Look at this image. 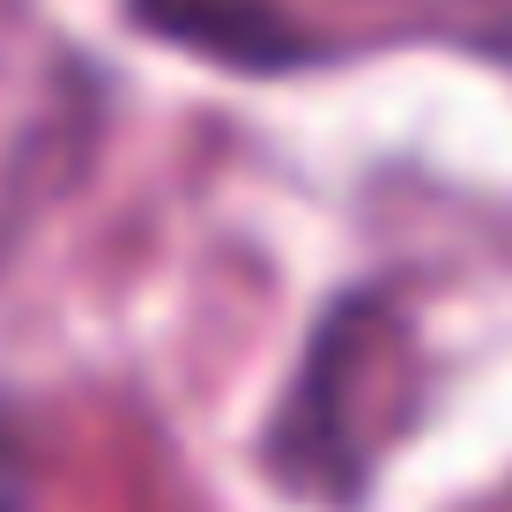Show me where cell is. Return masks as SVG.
Returning <instances> with one entry per match:
<instances>
[{"label":"cell","instance_id":"obj_1","mask_svg":"<svg viewBox=\"0 0 512 512\" xmlns=\"http://www.w3.org/2000/svg\"><path fill=\"white\" fill-rule=\"evenodd\" d=\"M134 15L164 38L208 52V60H238V67H275L297 52L290 23L268 0H134Z\"/></svg>","mask_w":512,"mask_h":512},{"label":"cell","instance_id":"obj_2","mask_svg":"<svg viewBox=\"0 0 512 512\" xmlns=\"http://www.w3.org/2000/svg\"><path fill=\"white\" fill-rule=\"evenodd\" d=\"M0 512H23V461L8 438H0Z\"/></svg>","mask_w":512,"mask_h":512}]
</instances>
